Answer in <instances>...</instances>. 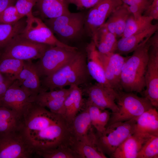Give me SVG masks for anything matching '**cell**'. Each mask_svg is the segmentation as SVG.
I'll return each mask as SVG.
<instances>
[{
    "label": "cell",
    "instance_id": "obj_1",
    "mask_svg": "<svg viewBox=\"0 0 158 158\" xmlns=\"http://www.w3.org/2000/svg\"><path fill=\"white\" fill-rule=\"evenodd\" d=\"M63 119L61 115L33 102L21 117L19 131L35 154L40 150Z\"/></svg>",
    "mask_w": 158,
    "mask_h": 158
},
{
    "label": "cell",
    "instance_id": "obj_2",
    "mask_svg": "<svg viewBox=\"0 0 158 158\" xmlns=\"http://www.w3.org/2000/svg\"><path fill=\"white\" fill-rule=\"evenodd\" d=\"M151 37L141 43L133 52L132 55L127 57L124 62L120 78L122 90L127 92L140 93L145 88V76Z\"/></svg>",
    "mask_w": 158,
    "mask_h": 158
},
{
    "label": "cell",
    "instance_id": "obj_3",
    "mask_svg": "<svg viewBox=\"0 0 158 158\" xmlns=\"http://www.w3.org/2000/svg\"><path fill=\"white\" fill-rule=\"evenodd\" d=\"M88 73L86 55L78 51L70 61L51 74L44 77L41 82L42 90L47 91L85 83Z\"/></svg>",
    "mask_w": 158,
    "mask_h": 158
},
{
    "label": "cell",
    "instance_id": "obj_4",
    "mask_svg": "<svg viewBox=\"0 0 158 158\" xmlns=\"http://www.w3.org/2000/svg\"><path fill=\"white\" fill-rule=\"evenodd\" d=\"M137 118L114 123L106 126L102 132L96 131L95 141L99 149L110 157L118 147L134 133Z\"/></svg>",
    "mask_w": 158,
    "mask_h": 158
},
{
    "label": "cell",
    "instance_id": "obj_5",
    "mask_svg": "<svg viewBox=\"0 0 158 158\" xmlns=\"http://www.w3.org/2000/svg\"><path fill=\"white\" fill-rule=\"evenodd\" d=\"M116 102L118 110L111 113L106 126L115 122L137 118L145 111L154 107L147 98L139 97L133 92L122 90L118 91Z\"/></svg>",
    "mask_w": 158,
    "mask_h": 158
},
{
    "label": "cell",
    "instance_id": "obj_6",
    "mask_svg": "<svg viewBox=\"0 0 158 158\" xmlns=\"http://www.w3.org/2000/svg\"><path fill=\"white\" fill-rule=\"evenodd\" d=\"M20 34L0 51V59L11 58L23 61L39 59L51 46L32 41Z\"/></svg>",
    "mask_w": 158,
    "mask_h": 158
},
{
    "label": "cell",
    "instance_id": "obj_7",
    "mask_svg": "<svg viewBox=\"0 0 158 158\" xmlns=\"http://www.w3.org/2000/svg\"><path fill=\"white\" fill-rule=\"evenodd\" d=\"M26 25L21 35L32 41L56 46L73 50L77 48L69 46L59 40L50 28L40 18L35 17L32 13L26 16Z\"/></svg>",
    "mask_w": 158,
    "mask_h": 158
},
{
    "label": "cell",
    "instance_id": "obj_8",
    "mask_svg": "<svg viewBox=\"0 0 158 158\" xmlns=\"http://www.w3.org/2000/svg\"><path fill=\"white\" fill-rule=\"evenodd\" d=\"M85 18L81 12L71 13L58 17L46 19L44 23L54 34L66 39L78 36L83 29Z\"/></svg>",
    "mask_w": 158,
    "mask_h": 158
},
{
    "label": "cell",
    "instance_id": "obj_9",
    "mask_svg": "<svg viewBox=\"0 0 158 158\" xmlns=\"http://www.w3.org/2000/svg\"><path fill=\"white\" fill-rule=\"evenodd\" d=\"M151 45L145 76V90L144 97L152 106L158 108V32L150 37Z\"/></svg>",
    "mask_w": 158,
    "mask_h": 158
},
{
    "label": "cell",
    "instance_id": "obj_10",
    "mask_svg": "<svg viewBox=\"0 0 158 158\" xmlns=\"http://www.w3.org/2000/svg\"><path fill=\"white\" fill-rule=\"evenodd\" d=\"M78 50L56 46H50L35 63L40 77L54 73L72 59Z\"/></svg>",
    "mask_w": 158,
    "mask_h": 158
},
{
    "label": "cell",
    "instance_id": "obj_11",
    "mask_svg": "<svg viewBox=\"0 0 158 158\" xmlns=\"http://www.w3.org/2000/svg\"><path fill=\"white\" fill-rule=\"evenodd\" d=\"M33 154L19 130L0 136V158H29Z\"/></svg>",
    "mask_w": 158,
    "mask_h": 158
},
{
    "label": "cell",
    "instance_id": "obj_12",
    "mask_svg": "<svg viewBox=\"0 0 158 158\" xmlns=\"http://www.w3.org/2000/svg\"><path fill=\"white\" fill-rule=\"evenodd\" d=\"M123 4L121 0H100L90 8L85 18V24L92 39L111 13Z\"/></svg>",
    "mask_w": 158,
    "mask_h": 158
},
{
    "label": "cell",
    "instance_id": "obj_13",
    "mask_svg": "<svg viewBox=\"0 0 158 158\" xmlns=\"http://www.w3.org/2000/svg\"><path fill=\"white\" fill-rule=\"evenodd\" d=\"M33 102V99L16 80L0 99V105L11 109L21 118L24 112Z\"/></svg>",
    "mask_w": 158,
    "mask_h": 158
},
{
    "label": "cell",
    "instance_id": "obj_14",
    "mask_svg": "<svg viewBox=\"0 0 158 158\" xmlns=\"http://www.w3.org/2000/svg\"><path fill=\"white\" fill-rule=\"evenodd\" d=\"M84 91L88 96L87 101L101 110L109 109L112 112L118 111L116 102L117 91L96 83L88 86Z\"/></svg>",
    "mask_w": 158,
    "mask_h": 158
},
{
    "label": "cell",
    "instance_id": "obj_15",
    "mask_svg": "<svg viewBox=\"0 0 158 158\" xmlns=\"http://www.w3.org/2000/svg\"><path fill=\"white\" fill-rule=\"evenodd\" d=\"M99 54L108 83L115 90H122L121 75L122 66L127 57L116 52L104 54L99 52Z\"/></svg>",
    "mask_w": 158,
    "mask_h": 158
},
{
    "label": "cell",
    "instance_id": "obj_16",
    "mask_svg": "<svg viewBox=\"0 0 158 158\" xmlns=\"http://www.w3.org/2000/svg\"><path fill=\"white\" fill-rule=\"evenodd\" d=\"M40 78L35 63L29 60L24 61L23 68L16 80L34 100L41 90Z\"/></svg>",
    "mask_w": 158,
    "mask_h": 158
},
{
    "label": "cell",
    "instance_id": "obj_17",
    "mask_svg": "<svg viewBox=\"0 0 158 158\" xmlns=\"http://www.w3.org/2000/svg\"><path fill=\"white\" fill-rule=\"evenodd\" d=\"M84 106L83 110L77 115L69 125L73 140L88 142L93 140L95 132L91 127L87 109Z\"/></svg>",
    "mask_w": 158,
    "mask_h": 158
},
{
    "label": "cell",
    "instance_id": "obj_18",
    "mask_svg": "<svg viewBox=\"0 0 158 158\" xmlns=\"http://www.w3.org/2000/svg\"><path fill=\"white\" fill-rule=\"evenodd\" d=\"M86 52L87 66L89 75L97 83L109 89H114L107 79L98 51L93 40L87 45Z\"/></svg>",
    "mask_w": 158,
    "mask_h": 158
},
{
    "label": "cell",
    "instance_id": "obj_19",
    "mask_svg": "<svg viewBox=\"0 0 158 158\" xmlns=\"http://www.w3.org/2000/svg\"><path fill=\"white\" fill-rule=\"evenodd\" d=\"M150 135L134 133L118 147L110 157L136 158L138 153Z\"/></svg>",
    "mask_w": 158,
    "mask_h": 158
},
{
    "label": "cell",
    "instance_id": "obj_20",
    "mask_svg": "<svg viewBox=\"0 0 158 158\" xmlns=\"http://www.w3.org/2000/svg\"><path fill=\"white\" fill-rule=\"evenodd\" d=\"M158 24H152L149 28L140 32L127 37H121L117 40L114 52L121 55L133 52L140 44L158 31Z\"/></svg>",
    "mask_w": 158,
    "mask_h": 158
},
{
    "label": "cell",
    "instance_id": "obj_21",
    "mask_svg": "<svg viewBox=\"0 0 158 158\" xmlns=\"http://www.w3.org/2000/svg\"><path fill=\"white\" fill-rule=\"evenodd\" d=\"M131 14L128 6L123 4L111 13L102 25L115 35L117 38L121 37L126 21Z\"/></svg>",
    "mask_w": 158,
    "mask_h": 158
},
{
    "label": "cell",
    "instance_id": "obj_22",
    "mask_svg": "<svg viewBox=\"0 0 158 158\" xmlns=\"http://www.w3.org/2000/svg\"><path fill=\"white\" fill-rule=\"evenodd\" d=\"M134 133L158 135V113L156 108L153 107L149 109L137 118Z\"/></svg>",
    "mask_w": 158,
    "mask_h": 158
},
{
    "label": "cell",
    "instance_id": "obj_23",
    "mask_svg": "<svg viewBox=\"0 0 158 158\" xmlns=\"http://www.w3.org/2000/svg\"><path fill=\"white\" fill-rule=\"evenodd\" d=\"M68 4L66 0H37L35 6L41 16L49 19L70 13Z\"/></svg>",
    "mask_w": 158,
    "mask_h": 158
},
{
    "label": "cell",
    "instance_id": "obj_24",
    "mask_svg": "<svg viewBox=\"0 0 158 158\" xmlns=\"http://www.w3.org/2000/svg\"><path fill=\"white\" fill-rule=\"evenodd\" d=\"M117 38L115 35L102 25L98 29L92 40L98 52L106 54L115 52Z\"/></svg>",
    "mask_w": 158,
    "mask_h": 158
},
{
    "label": "cell",
    "instance_id": "obj_25",
    "mask_svg": "<svg viewBox=\"0 0 158 158\" xmlns=\"http://www.w3.org/2000/svg\"><path fill=\"white\" fill-rule=\"evenodd\" d=\"M21 118L11 109L0 105V136L19 131Z\"/></svg>",
    "mask_w": 158,
    "mask_h": 158
},
{
    "label": "cell",
    "instance_id": "obj_26",
    "mask_svg": "<svg viewBox=\"0 0 158 158\" xmlns=\"http://www.w3.org/2000/svg\"><path fill=\"white\" fill-rule=\"evenodd\" d=\"M70 147L78 158H106L96 145L94 139L89 142L73 140Z\"/></svg>",
    "mask_w": 158,
    "mask_h": 158
},
{
    "label": "cell",
    "instance_id": "obj_27",
    "mask_svg": "<svg viewBox=\"0 0 158 158\" xmlns=\"http://www.w3.org/2000/svg\"><path fill=\"white\" fill-rule=\"evenodd\" d=\"M21 19L12 24L0 22V51L22 33L26 25V20Z\"/></svg>",
    "mask_w": 158,
    "mask_h": 158
},
{
    "label": "cell",
    "instance_id": "obj_28",
    "mask_svg": "<svg viewBox=\"0 0 158 158\" xmlns=\"http://www.w3.org/2000/svg\"><path fill=\"white\" fill-rule=\"evenodd\" d=\"M153 20L151 17L143 15L135 19L131 14L126 21L121 37H128L144 31L152 25Z\"/></svg>",
    "mask_w": 158,
    "mask_h": 158
},
{
    "label": "cell",
    "instance_id": "obj_29",
    "mask_svg": "<svg viewBox=\"0 0 158 158\" xmlns=\"http://www.w3.org/2000/svg\"><path fill=\"white\" fill-rule=\"evenodd\" d=\"M24 61L6 58L0 59V73L16 80L23 66Z\"/></svg>",
    "mask_w": 158,
    "mask_h": 158
},
{
    "label": "cell",
    "instance_id": "obj_30",
    "mask_svg": "<svg viewBox=\"0 0 158 158\" xmlns=\"http://www.w3.org/2000/svg\"><path fill=\"white\" fill-rule=\"evenodd\" d=\"M158 158V135H150L138 153L136 158Z\"/></svg>",
    "mask_w": 158,
    "mask_h": 158
},
{
    "label": "cell",
    "instance_id": "obj_31",
    "mask_svg": "<svg viewBox=\"0 0 158 158\" xmlns=\"http://www.w3.org/2000/svg\"><path fill=\"white\" fill-rule=\"evenodd\" d=\"M37 154L44 158H78L70 147L65 146L42 151Z\"/></svg>",
    "mask_w": 158,
    "mask_h": 158
},
{
    "label": "cell",
    "instance_id": "obj_32",
    "mask_svg": "<svg viewBox=\"0 0 158 158\" xmlns=\"http://www.w3.org/2000/svg\"><path fill=\"white\" fill-rule=\"evenodd\" d=\"M127 6L134 18L136 19L142 16L152 3L153 0H121Z\"/></svg>",
    "mask_w": 158,
    "mask_h": 158
},
{
    "label": "cell",
    "instance_id": "obj_33",
    "mask_svg": "<svg viewBox=\"0 0 158 158\" xmlns=\"http://www.w3.org/2000/svg\"><path fill=\"white\" fill-rule=\"evenodd\" d=\"M70 91V87L68 89H58L49 91L42 90L35 97L34 102L38 104L50 99L66 96L69 94Z\"/></svg>",
    "mask_w": 158,
    "mask_h": 158
},
{
    "label": "cell",
    "instance_id": "obj_34",
    "mask_svg": "<svg viewBox=\"0 0 158 158\" xmlns=\"http://www.w3.org/2000/svg\"><path fill=\"white\" fill-rule=\"evenodd\" d=\"M23 18L18 11L15 5H11L6 8L0 14V22L12 24Z\"/></svg>",
    "mask_w": 158,
    "mask_h": 158
},
{
    "label": "cell",
    "instance_id": "obj_35",
    "mask_svg": "<svg viewBox=\"0 0 158 158\" xmlns=\"http://www.w3.org/2000/svg\"><path fill=\"white\" fill-rule=\"evenodd\" d=\"M67 96L50 99L37 104L45 108H48L50 111L53 113L60 115L64 101Z\"/></svg>",
    "mask_w": 158,
    "mask_h": 158
},
{
    "label": "cell",
    "instance_id": "obj_36",
    "mask_svg": "<svg viewBox=\"0 0 158 158\" xmlns=\"http://www.w3.org/2000/svg\"><path fill=\"white\" fill-rule=\"evenodd\" d=\"M37 0H16L15 6L19 13L23 17L32 13V9Z\"/></svg>",
    "mask_w": 158,
    "mask_h": 158
},
{
    "label": "cell",
    "instance_id": "obj_37",
    "mask_svg": "<svg viewBox=\"0 0 158 158\" xmlns=\"http://www.w3.org/2000/svg\"><path fill=\"white\" fill-rule=\"evenodd\" d=\"M84 105L87 109L91 124L96 130L99 116L102 110L87 101L85 103Z\"/></svg>",
    "mask_w": 158,
    "mask_h": 158
},
{
    "label": "cell",
    "instance_id": "obj_38",
    "mask_svg": "<svg viewBox=\"0 0 158 158\" xmlns=\"http://www.w3.org/2000/svg\"><path fill=\"white\" fill-rule=\"evenodd\" d=\"M16 80L9 75L0 73V99Z\"/></svg>",
    "mask_w": 158,
    "mask_h": 158
},
{
    "label": "cell",
    "instance_id": "obj_39",
    "mask_svg": "<svg viewBox=\"0 0 158 158\" xmlns=\"http://www.w3.org/2000/svg\"><path fill=\"white\" fill-rule=\"evenodd\" d=\"M111 113L106 109L102 111L98 118L97 127L96 130L97 131L102 132L105 130L109 121Z\"/></svg>",
    "mask_w": 158,
    "mask_h": 158
},
{
    "label": "cell",
    "instance_id": "obj_40",
    "mask_svg": "<svg viewBox=\"0 0 158 158\" xmlns=\"http://www.w3.org/2000/svg\"><path fill=\"white\" fill-rule=\"evenodd\" d=\"M68 4H74L78 9L91 8L100 0H66Z\"/></svg>",
    "mask_w": 158,
    "mask_h": 158
},
{
    "label": "cell",
    "instance_id": "obj_41",
    "mask_svg": "<svg viewBox=\"0 0 158 158\" xmlns=\"http://www.w3.org/2000/svg\"><path fill=\"white\" fill-rule=\"evenodd\" d=\"M143 15L158 19V0H153L152 3L144 12Z\"/></svg>",
    "mask_w": 158,
    "mask_h": 158
},
{
    "label": "cell",
    "instance_id": "obj_42",
    "mask_svg": "<svg viewBox=\"0 0 158 158\" xmlns=\"http://www.w3.org/2000/svg\"><path fill=\"white\" fill-rule=\"evenodd\" d=\"M16 0H0V14L8 7L14 5Z\"/></svg>",
    "mask_w": 158,
    "mask_h": 158
}]
</instances>
